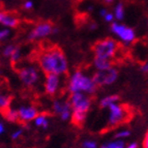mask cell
<instances>
[{
  "instance_id": "cell-1",
  "label": "cell",
  "mask_w": 148,
  "mask_h": 148,
  "mask_svg": "<svg viewBox=\"0 0 148 148\" xmlns=\"http://www.w3.org/2000/svg\"><path fill=\"white\" fill-rule=\"evenodd\" d=\"M37 61L40 67L45 74H55L63 76L67 73L69 62L66 56L57 47L49 48L38 55Z\"/></svg>"
},
{
  "instance_id": "cell-2",
  "label": "cell",
  "mask_w": 148,
  "mask_h": 148,
  "mask_svg": "<svg viewBox=\"0 0 148 148\" xmlns=\"http://www.w3.org/2000/svg\"><path fill=\"white\" fill-rule=\"evenodd\" d=\"M67 88L71 93L83 92L89 95L96 91L97 86L94 83L92 77L87 76L82 71H76L69 77Z\"/></svg>"
},
{
  "instance_id": "cell-3",
  "label": "cell",
  "mask_w": 148,
  "mask_h": 148,
  "mask_svg": "<svg viewBox=\"0 0 148 148\" xmlns=\"http://www.w3.org/2000/svg\"><path fill=\"white\" fill-rule=\"evenodd\" d=\"M118 51V42L113 38H105L99 40L93 46V53L95 57H101L111 60Z\"/></svg>"
},
{
  "instance_id": "cell-4",
  "label": "cell",
  "mask_w": 148,
  "mask_h": 148,
  "mask_svg": "<svg viewBox=\"0 0 148 148\" xmlns=\"http://www.w3.org/2000/svg\"><path fill=\"white\" fill-rule=\"evenodd\" d=\"M109 110V117L108 123L110 126H116L119 124L123 123L128 118L131 117V113L127 107L124 105H121L119 103L113 104L108 108Z\"/></svg>"
},
{
  "instance_id": "cell-5",
  "label": "cell",
  "mask_w": 148,
  "mask_h": 148,
  "mask_svg": "<svg viewBox=\"0 0 148 148\" xmlns=\"http://www.w3.org/2000/svg\"><path fill=\"white\" fill-rule=\"evenodd\" d=\"M19 79L21 80L22 84L27 88H32L40 81V71L34 65H27L23 66L18 71Z\"/></svg>"
},
{
  "instance_id": "cell-6",
  "label": "cell",
  "mask_w": 148,
  "mask_h": 148,
  "mask_svg": "<svg viewBox=\"0 0 148 148\" xmlns=\"http://www.w3.org/2000/svg\"><path fill=\"white\" fill-rule=\"evenodd\" d=\"M111 31L118 37L124 45L133 44L136 40V32L133 28L118 22H113L111 25Z\"/></svg>"
},
{
  "instance_id": "cell-7",
  "label": "cell",
  "mask_w": 148,
  "mask_h": 148,
  "mask_svg": "<svg viewBox=\"0 0 148 148\" xmlns=\"http://www.w3.org/2000/svg\"><path fill=\"white\" fill-rule=\"evenodd\" d=\"M117 78H118V72L113 66L106 71H96L92 76V79L97 87L110 86L116 82Z\"/></svg>"
},
{
  "instance_id": "cell-8",
  "label": "cell",
  "mask_w": 148,
  "mask_h": 148,
  "mask_svg": "<svg viewBox=\"0 0 148 148\" xmlns=\"http://www.w3.org/2000/svg\"><path fill=\"white\" fill-rule=\"evenodd\" d=\"M69 104L72 106L73 111H79L87 113L91 107V99L88 94L83 92H74L69 96Z\"/></svg>"
},
{
  "instance_id": "cell-9",
  "label": "cell",
  "mask_w": 148,
  "mask_h": 148,
  "mask_svg": "<svg viewBox=\"0 0 148 148\" xmlns=\"http://www.w3.org/2000/svg\"><path fill=\"white\" fill-rule=\"evenodd\" d=\"M53 28H54V26L50 22L38 23L28 33V40H42V38H45V37L47 36H50L53 33Z\"/></svg>"
},
{
  "instance_id": "cell-10",
  "label": "cell",
  "mask_w": 148,
  "mask_h": 148,
  "mask_svg": "<svg viewBox=\"0 0 148 148\" xmlns=\"http://www.w3.org/2000/svg\"><path fill=\"white\" fill-rule=\"evenodd\" d=\"M52 110L56 115L59 116L62 121H67L72 117L73 109L69 104V101H61V99H55L53 101Z\"/></svg>"
},
{
  "instance_id": "cell-11",
  "label": "cell",
  "mask_w": 148,
  "mask_h": 148,
  "mask_svg": "<svg viewBox=\"0 0 148 148\" xmlns=\"http://www.w3.org/2000/svg\"><path fill=\"white\" fill-rule=\"evenodd\" d=\"M19 113V121L23 123H27L34 120L35 117L38 115V110L33 105H22L18 109Z\"/></svg>"
},
{
  "instance_id": "cell-12",
  "label": "cell",
  "mask_w": 148,
  "mask_h": 148,
  "mask_svg": "<svg viewBox=\"0 0 148 148\" xmlns=\"http://www.w3.org/2000/svg\"><path fill=\"white\" fill-rule=\"evenodd\" d=\"M60 86V76L55 74H47L45 78L44 87L46 93L49 95H55L58 92Z\"/></svg>"
},
{
  "instance_id": "cell-13",
  "label": "cell",
  "mask_w": 148,
  "mask_h": 148,
  "mask_svg": "<svg viewBox=\"0 0 148 148\" xmlns=\"http://www.w3.org/2000/svg\"><path fill=\"white\" fill-rule=\"evenodd\" d=\"M20 21L17 16L10 14V12H0V24L3 25L5 28H16L19 25Z\"/></svg>"
},
{
  "instance_id": "cell-14",
  "label": "cell",
  "mask_w": 148,
  "mask_h": 148,
  "mask_svg": "<svg viewBox=\"0 0 148 148\" xmlns=\"http://www.w3.org/2000/svg\"><path fill=\"white\" fill-rule=\"evenodd\" d=\"M93 65L96 71H106V69H109L110 67H112V61L109 59L94 56Z\"/></svg>"
},
{
  "instance_id": "cell-15",
  "label": "cell",
  "mask_w": 148,
  "mask_h": 148,
  "mask_svg": "<svg viewBox=\"0 0 148 148\" xmlns=\"http://www.w3.org/2000/svg\"><path fill=\"white\" fill-rule=\"evenodd\" d=\"M34 125L36 127L42 128V130H47L49 127V117L46 113H38L36 117L33 120Z\"/></svg>"
},
{
  "instance_id": "cell-16",
  "label": "cell",
  "mask_w": 148,
  "mask_h": 148,
  "mask_svg": "<svg viewBox=\"0 0 148 148\" xmlns=\"http://www.w3.org/2000/svg\"><path fill=\"white\" fill-rule=\"evenodd\" d=\"M119 96L117 94H110V95H107L105 97L101 99L99 101V106L101 108L105 109V108H109V107L111 106L113 104H116L119 101Z\"/></svg>"
},
{
  "instance_id": "cell-17",
  "label": "cell",
  "mask_w": 148,
  "mask_h": 148,
  "mask_svg": "<svg viewBox=\"0 0 148 148\" xmlns=\"http://www.w3.org/2000/svg\"><path fill=\"white\" fill-rule=\"evenodd\" d=\"M10 103H12V96L0 90V112L3 113L5 110H8L10 107Z\"/></svg>"
},
{
  "instance_id": "cell-18",
  "label": "cell",
  "mask_w": 148,
  "mask_h": 148,
  "mask_svg": "<svg viewBox=\"0 0 148 148\" xmlns=\"http://www.w3.org/2000/svg\"><path fill=\"white\" fill-rule=\"evenodd\" d=\"M86 117H87V113H83V112H79V111H73L71 120H72V122L75 125L81 126L85 122V120H86Z\"/></svg>"
},
{
  "instance_id": "cell-19",
  "label": "cell",
  "mask_w": 148,
  "mask_h": 148,
  "mask_svg": "<svg viewBox=\"0 0 148 148\" xmlns=\"http://www.w3.org/2000/svg\"><path fill=\"white\" fill-rule=\"evenodd\" d=\"M2 114L3 116H4V118L8 121H10V122H17V121H19V113H18L17 109H14L12 107H10Z\"/></svg>"
},
{
  "instance_id": "cell-20",
  "label": "cell",
  "mask_w": 148,
  "mask_h": 148,
  "mask_svg": "<svg viewBox=\"0 0 148 148\" xmlns=\"http://www.w3.org/2000/svg\"><path fill=\"white\" fill-rule=\"evenodd\" d=\"M124 5L122 4L121 2H118L116 5H115V8H114V17L116 19L117 21H121L123 20L124 18Z\"/></svg>"
},
{
  "instance_id": "cell-21",
  "label": "cell",
  "mask_w": 148,
  "mask_h": 148,
  "mask_svg": "<svg viewBox=\"0 0 148 148\" xmlns=\"http://www.w3.org/2000/svg\"><path fill=\"white\" fill-rule=\"evenodd\" d=\"M125 147V144H124L123 140H113L110 141V142H107V143L103 144L99 148H124Z\"/></svg>"
},
{
  "instance_id": "cell-22",
  "label": "cell",
  "mask_w": 148,
  "mask_h": 148,
  "mask_svg": "<svg viewBox=\"0 0 148 148\" xmlns=\"http://www.w3.org/2000/svg\"><path fill=\"white\" fill-rule=\"evenodd\" d=\"M16 48H17V46H15V45L12 44L6 45L2 50V55L4 57H6V58H10L12 53H14V51L16 50Z\"/></svg>"
},
{
  "instance_id": "cell-23",
  "label": "cell",
  "mask_w": 148,
  "mask_h": 148,
  "mask_svg": "<svg viewBox=\"0 0 148 148\" xmlns=\"http://www.w3.org/2000/svg\"><path fill=\"white\" fill-rule=\"evenodd\" d=\"M131 136V131L130 130H120L115 134V139L117 140H124Z\"/></svg>"
},
{
  "instance_id": "cell-24",
  "label": "cell",
  "mask_w": 148,
  "mask_h": 148,
  "mask_svg": "<svg viewBox=\"0 0 148 148\" xmlns=\"http://www.w3.org/2000/svg\"><path fill=\"white\" fill-rule=\"evenodd\" d=\"M10 59L14 64L20 61V59H21V50H20V48H18V47L16 48V50L14 51V53L12 54V56L10 57Z\"/></svg>"
},
{
  "instance_id": "cell-25",
  "label": "cell",
  "mask_w": 148,
  "mask_h": 148,
  "mask_svg": "<svg viewBox=\"0 0 148 148\" xmlns=\"http://www.w3.org/2000/svg\"><path fill=\"white\" fill-rule=\"evenodd\" d=\"M99 145L94 140H85L82 143V148H97Z\"/></svg>"
},
{
  "instance_id": "cell-26",
  "label": "cell",
  "mask_w": 148,
  "mask_h": 148,
  "mask_svg": "<svg viewBox=\"0 0 148 148\" xmlns=\"http://www.w3.org/2000/svg\"><path fill=\"white\" fill-rule=\"evenodd\" d=\"M10 34V30L8 28H2L0 29V42L6 40Z\"/></svg>"
},
{
  "instance_id": "cell-27",
  "label": "cell",
  "mask_w": 148,
  "mask_h": 148,
  "mask_svg": "<svg viewBox=\"0 0 148 148\" xmlns=\"http://www.w3.org/2000/svg\"><path fill=\"white\" fill-rule=\"evenodd\" d=\"M23 128H19V130H16L15 132H12V135H10V138L12 140H18V139H20L21 136L23 135Z\"/></svg>"
},
{
  "instance_id": "cell-28",
  "label": "cell",
  "mask_w": 148,
  "mask_h": 148,
  "mask_svg": "<svg viewBox=\"0 0 148 148\" xmlns=\"http://www.w3.org/2000/svg\"><path fill=\"white\" fill-rule=\"evenodd\" d=\"M104 20L106 21L107 23H113L114 22V20H115V17H114V15L113 14H111V12H107V15L104 17Z\"/></svg>"
},
{
  "instance_id": "cell-29",
  "label": "cell",
  "mask_w": 148,
  "mask_h": 148,
  "mask_svg": "<svg viewBox=\"0 0 148 148\" xmlns=\"http://www.w3.org/2000/svg\"><path fill=\"white\" fill-rule=\"evenodd\" d=\"M23 8H25V10H31L32 8H33V2H32L31 0H27V1H25L24 4H23Z\"/></svg>"
},
{
  "instance_id": "cell-30",
  "label": "cell",
  "mask_w": 148,
  "mask_h": 148,
  "mask_svg": "<svg viewBox=\"0 0 148 148\" xmlns=\"http://www.w3.org/2000/svg\"><path fill=\"white\" fill-rule=\"evenodd\" d=\"M141 71L144 74H148V62H144V63L141 64Z\"/></svg>"
},
{
  "instance_id": "cell-31",
  "label": "cell",
  "mask_w": 148,
  "mask_h": 148,
  "mask_svg": "<svg viewBox=\"0 0 148 148\" xmlns=\"http://www.w3.org/2000/svg\"><path fill=\"white\" fill-rule=\"evenodd\" d=\"M124 148H139V145L137 142H132V143H128L127 145H125Z\"/></svg>"
},
{
  "instance_id": "cell-32",
  "label": "cell",
  "mask_w": 148,
  "mask_h": 148,
  "mask_svg": "<svg viewBox=\"0 0 148 148\" xmlns=\"http://www.w3.org/2000/svg\"><path fill=\"white\" fill-rule=\"evenodd\" d=\"M143 148H148V131L146 133L145 137H144L143 140Z\"/></svg>"
},
{
  "instance_id": "cell-33",
  "label": "cell",
  "mask_w": 148,
  "mask_h": 148,
  "mask_svg": "<svg viewBox=\"0 0 148 148\" xmlns=\"http://www.w3.org/2000/svg\"><path fill=\"white\" fill-rule=\"evenodd\" d=\"M4 131H5L4 124H3V122H1V121H0V135H2V134L4 133Z\"/></svg>"
},
{
  "instance_id": "cell-34",
  "label": "cell",
  "mask_w": 148,
  "mask_h": 148,
  "mask_svg": "<svg viewBox=\"0 0 148 148\" xmlns=\"http://www.w3.org/2000/svg\"><path fill=\"white\" fill-rule=\"evenodd\" d=\"M107 12H108V10H107L106 8H103V10H99V15H101V17H103V18H104L105 16L107 15Z\"/></svg>"
},
{
  "instance_id": "cell-35",
  "label": "cell",
  "mask_w": 148,
  "mask_h": 148,
  "mask_svg": "<svg viewBox=\"0 0 148 148\" xmlns=\"http://www.w3.org/2000/svg\"><path fill=\"white\" fill-rule=\"evenodd\" d=\"M96 28H97L96 23H90V24H89V29L90 30H95Z\"/></svg>"
},
{
  "instance_id": "cell-36",
  "label": "cell",
  "mask_w": 148,
  "mask_h": 148,
  "mask_svg": "<svg viewBox=\"0 0 148 148\" xmlns=\"http://www.w3.org/2000/svg\"><path fill=\"white\" fill-rule=\"evenodd\" d=\"M58 32H59V29H58V28H57V27L53 28V33H52V34H57Z\"/></svg>"
},
{
  "instance_id": "cell-37",
  "label": "cell",
  "mask_w": 148,
  "mask_h": 148,
  "mask_svg": "<svg viewBox=\"0 0 148 148\" xmlns=\"http://www.w3.org/2000/svg\"><path fill=\"white\" fill-rule=\"evenodd\" d=\"M113 1H114V0H105V2H106V3H112Z\"/></svg>"
},
{
  "instance_id": "cell-38",
  "label": "cell",
  "mask_w": 148,
  "mask_h": 148,
  "mask_svg": "<svg viewBox=\"0 0 148 148\" xmlns=\"http://www.w3.org/2000/svg\"><path fill=\"white\" fill-rule=\"evenodd\" d=\"M0 77H1V72H0Z\"/></svg>"
},
{
  "instance_id": "cell-39",
  "label": "cell",
  "mask_w": 148,
  "mask_h": 148,
  "mask_svg": "<svg viewBox=\"0 0 148 148\" xmlns=\"http://www.w3.org/2000/svg\"><path fill=\"white\" fill-rule=\"evenodd\" d=\"M147 23H148V20H147Z\"/></svg>"
}]
</instances>
